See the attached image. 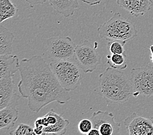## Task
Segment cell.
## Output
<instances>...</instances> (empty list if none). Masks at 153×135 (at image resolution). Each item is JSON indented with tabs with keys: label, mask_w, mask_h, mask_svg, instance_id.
<instances>
[{
	"label": "cell",
	"mask_w": 153,
	"mask_h": 135,
	"mask_svg": "<svg viewBox=\"0 0 153 135\" xmlns=\"http://www.w3.org/2000/svg\"><path fill=\"white\" fill-rule=\"evenodd\" d=\"M117 3L135 16H143L151 10V0H117Z\"/></svg>",
	"instance_id": "10"
},
{
	"label": "cell",
	"mask_w": 153,
	"mask_h": 135,
	"mask_svg": "<svg viewBox=\"0 0 153 135\" xmlns=\"http://www.w3.org/2000/svg\"><path fill=\"white\" fill-rule=\"evenodd\" d=\"M88 135H100V134L99 130L96 128H93L90 131Z\"/></svg>",
	"instance_id": "26"
},
{
	"label": "cell",
	"mask_w": 153,
	"mask_h": 135,
	"mask_svg": "<svg viewBox=\"0 0 153 135\" xmlns=\"http://www.w3.org/2000/svg\"><path fill=\"white\" fill-rule=\"evenodd\" d=\"M89 119L91 120L93 123V128L98 129V127L101 124L105 122L111 123L117 127H121V123L115 122V117L113 113L108 111H98L94 112Z\"/></svg>",
	"instance_id": "15"
},
{
	"label": "cell",
	"mask_w": 153,
	"mask_h": 135,
	"mask_svg": "<svg viewBox=\"0 0 153 135\" xmlns=\"http://www.w3.org/2000/svg\"><path fill=\"white\" fill-rule=\"evenodd\" d=\"M125 125L130 135H153V121L133 112L125 120Z\"/></svg>",
	"instance_id": "8"
},
{
	"label": "cell",
	"mask_w": 153,
	"mask_h": 135,
	"mask_svg": "<svg viewBox=\"0 0 153 135\" xmlns=\"http://www.w3.org/2000/svg\"><path fill=\"white\" fill-rule=\"evenodd\" d=\"M151 4H152V7H153V0H151Z\"/></svg>",
	"instance_id": "28"
},
{
	"label": "cell",
	"mask_w": 153,
	"mask_h": 135,
	"mask_svg": "<svg viewBox=\"0 0 153 135\" xmlns=\"http://www.w3.org/2000/svg\"><path fill=\"white\" fill-rule=\"evenodd\" d=\"M25 1H27L31 7H33L37 5L43 4L46 2V0H25Z\"/></svg>",
	"instance_id": "22"
},
{
	"label": "cell",
	"mask_w": 153,
	"mask_h": 135,
	"mask_svg": "<svg viewBox=\"0 0 153 135\" xmlns=\"http://www.w3.org/2000/svg\"><path fill=\"white\" fill-rule=\"evenodd\" d=\"M19 70L21 79L18 89L22 97L28 99L31 111L38 113L52 102L65 104L71 100L68 91L61 86L50 64L41 56L22 59Z\"/></svg>",
	"instance_id": "1"
},
{
	"label": "cell",
	"mask_w": 153,
	"mask_h": 135,
	"mask_svg": "<svg viewBox=\"0 0 153 135\" xmlns=\"http://www.w3.org/2000/svg\"><path fill=\"white\" fill-rule=\"evenodd\" d=\"M69 121L59 114L57 121L53 125L44 127L43 134H64L66 133L67 127L69 125Z\"/></svg>",
	"instance_id": "16"
},
{
	"label": "cell",
	"mask_w": 153,
	"mask_h": 135,
	"mask_svg": "<svg viewBox=\"0 0 153 135\" xmlns=\"http://www.w3.org/2000/svg\"><path fill=\"white\" fill-rule=\"evenodd\" d=\"M131 82L134 89V97L143 95L153 96V66L150 65L134 68L131 70Z\"/></svg>",
	"instance_id": "6"
},
{
	"label": "cell",
	"mask_w": 153,
	"mask_h": 135,
	"mask_svg": "<svg viewBox=\"0 0 153 135\" xmlns=\"http://www.w3.org/2000/svg\"><path fill=\"white\" fill-rule=\"evenodd\" d=\"M14 35L3 25H0V55H12Z\"/></svg>",
	"instance_id": "14"
},
{
	"label": "cell",
	"mask_w": 153,
	"mask_h": 135,
	"mask_svg": "<svg viewBox=\"0 0 153 135\" xmlns=\"http://www.w3.org/2000/svg\"><path fill=\"white\" fill-rule=\"evenodd\" d=\"M78 128L80 133L83 134H88L90 131L93 128V125L90 119H82L79 121Z\"/></svg>",
	"instance_id": "21"
},
{
	"label": "cell",
	"mask_w": 153,
	"mask_h": 135,
	"mask_svg": "<svg viewBox=\"0 0 153 135\" xmlns=\"http://www.w3.org/2000/svg\"><path fill=\"white\" fill-rule=\"evenodd\" d=\"M35 127H44L42 124V117H40L36 119L35 122Z\"/></svg>",
	"instance_id": "24"
},
{
	"label": "cell",
	"mask_w": 153,
	"mask_h": 135,
	"mask_svg": "<svg viewBox=\"0 0 153 135\" xmlns=\"http://www.w3.org/2000/svg\"><path fill=\"white\" fill-rule=\"evenodd\" d=\"M10 134L11 135H27V134H35L34 128L30 126L27 124L20 123L15 130L10 131Z\"/></svg>",
	"instance_id": "20"
},
{
	"label": "cell",
	"mask_w": 153,
	"mask_h": 135,
	"mask_svg": "<svg viewBox=\"0 0 153 135\" xmlns=\"http://www.w3.org/2000/svg\"><path fill=\"white\" fill-rule=\"evenodd\" d=\"M50 66L64 89L70 92L76 90L81 85L84 72L72 58L52 61L50 63Z\"/></svg>",
	"instance_id": "4"
},
{
	"label": "cell",
	"mask_w": 153,
	"mask_h": 135,
	"mask_svg": "<svg viewBox=\"0 0 153 135\" xmlns=\"http://www.w3.org/2000/svg\"><path fill=\"white\" fill-rule=\"evenodd\" d=\"M13 77L0 79V109L7 106L15 107L19 100Z\"/></svg>",
	"instance_id": "9"
},
{
	"label": "cell",
	"mask_w": 153,
	"mask_h": 135,
	"mask_svg": "<svg viewBox=\"0 0 153 135\" xmlns=\"http://www.w3.org/2000/svg\"><path fill=\"white\" fill-rule=\"evenodd\" d=\"M82 1L90 6H94L100 4L102 0H82Z\"/></svg>",
	"instance_id": "23"
},
{
	"label": "cell",
	"mask_w": 153,
	"mask_h": 135,
	"mask_svg": "<svg viewBox=\"0 0 153 135\" xmlns=\"http://www.w3.org/2000/svg\"><path fill=\"white\" fill-rule=\"evenodd\" d=\"M16 7L11 0H0V21L1 23L16 15Z\"/></svg>",
	"instance_id": "17"
},
{
	"label": "cell",
	"mask_w": 153,
	"mask_h": 135,
	"mask_svg": "<svg viewBox=\"0 0 153 135\" xmlns=\"http://www.w3.org/2000/svg\"><path fill=\"white\" fill-rule=\"evenodd\" d=\"M97 31L100 38L108 41H121L127 42L137 35L134 24L119 13H115L110 20L102 24Z\"/></svg>",
	"instance_id": "3"
},
{
	"label": "cell",
	"mask_w": 153,
	"mask_h": 135,
	"mask_svg": "<svg viewBox=\"0 0 153 135\" xmlns=\"http://www.w3.org/2000/svg\"><path fill=\"white\" fill-rule=\"evenodd\" d=\"M149 49H150V51H151V55L150 57L151 58V60L152 63H153V45L151 46L150 47H149Z\"/></svg>",
	"instance_id": "27"
},
{
	"label": "cell",
	"mask_w": 153,
	"mask_h": 135,
	"mask_svg": "<svg viewBox=\"0 0 153 135\" xmlns=\"http://www.w3.org/2000/svg\"><path fill=\"white\" fill-rule=\"evenodd\" d=\"M46 54L52 61L74 57L76 44L69 36H54L46 40Z\"/></svg>",
	"instance_id": "5"
},
{
	"label": "cell",
	"mask_w": 153,
	"mask_h": 135,
	"mask_svg": "<svg viewBox=\"0 0 153 135\" xmlns=\"http://www.w3.org/2000/svg\"><path fill=\"white\" fill-rule=\"evenodd\" d=\"M98 86L100 95L113 103H124L134 96L130 79L117 69L110 66L98 76Z\"/></svg>",
	"instance_id": "2"
},
{
	"label": "cell",
	"mask_w": 153,
	"mask_h": 135,
	"mask_svg": "<svg viewBox=\"0 0 153 135\" xmlns=\"http://www.w3.org/2000/svg\"><path fill=\"white\" fill-rule=\"evenodd\" d=\"M151 119H152V120L153 121V116H152V117H151Z\"/></svg>",
	"instance_id": "29"
},
{
	"label": "cell",
	"mask_w": 153,
	"mask_h": 135,
	"mask_svg": "<svg viewBox=\"0 0 153 135\" xmlns=\"http://www.w3.org/2000/svg\"><path fill=\"white\" fill-rule=\"evenodd\" d=\"M126 55L111 54L107 55V63L110 67L117 70H125L127 67Z\"/></svg>",
	"instance_id": "18"
},
{
	"label": "cell",
	"mask_w": 153,
	"mask_h": 135,
	"mask_svg": "<svg viewBox=\"0 0 153 135\" xmlns=\"http://www.w3.org/2000/svg\"><path fill=\"white\" fill-rule=\"evenodd\" d=\"M19 112L15 107L7 106L0 109V129H10L15 125Z\"/></svg>",
	"instance_id": "13"
},
{
	"label": "cell",
	"mask_w": 153,
	"mask_h": 135,
	"mask_svg": "<svg viewBox=\"0 0 153 135\" xmlns=\"http://www.w3.org/2000/svg\"><path fill=\"white\" fill-rule=\"evenodd\" d=\"M51 6L60 14L68 18L72 16L79 7L78 0H48Z\"/></svg>",
	"instance_id": "12"
},
{
	"label": "cell",
	"mask_w": 153,
	"mask_h": 135,
	"mask_svg": "<svg viewBox=\"0 0 153 135\" xmlns=\"http://www.w3.org/2000/svg\"><path fill=\"white\" fill-rule=\"evenodd\" d=\"M43 128L44 127H35L34 128V132L35 135L43 134Z\"/></svg>",
	"instance_id": "25"
},
{
	"label": "cell",
	"mask_w": 153,
	"mask_h": 135,
	"mask_svg": "<svg viewBox=\"0 0 153 135\" xmlns=\"http://www.w3.org/2000/svg\"><path fill=\"white\" fill-rule=\"evenodd\" d=\"M19 58L16 55H0V79L12 78L19 71Z\"/></svg>",
	"instance_id": "11"
},
{
	"label": "cell",
	"mask_w": 153,
	"mask_h": 135,
	"mask_svg": "<svg viewBox=\"0 0 153 135\" xmlns=\"http://www.w3.org/2000/svg\"><path fill=\"white\" fill-rule=\"evenodd\" d=\"M90 41L85 40L76 46L74 59L84 73H91L96 70L101 63V57Z\"/></svg>",
	"instance_id": "7"
},
{
	"label": "cell",
	"mask_w": 153,
	"mask_h": 135,
	"mask_svg": "<svg viewBox=\"0 0 153 135\" xmlns=\"http://www.w3.org/2000/svg\"><path fill=\"white\" fill-rule=\"evenodd\" d=\"M108 47L111 54H123L125 55V51L124 46L126 42L121 41H108Z\"/></svg>",
	"instance_id": "19"
}]
</instances>
